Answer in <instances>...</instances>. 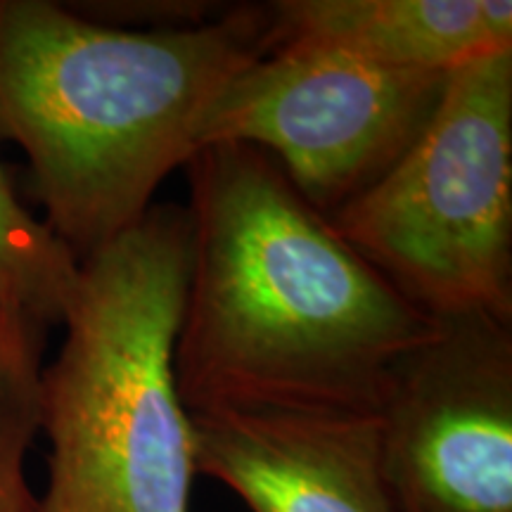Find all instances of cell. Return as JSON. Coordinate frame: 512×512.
Returning <instances> with one entry per match:
<instances>
[{
	"label": "cell",
	"mask_w": 512,
	"mask_h": 512,
	"mask_svg": "<svg viewBox=\"0 0 512 512\" xmlns=\"http://www.w3.org/2000/svg\"><path fill=\"white\" fill-rule=\"evenodd\" d=\"M330 221L432 318L512 320V50L448 72L418 140Z\"/></svg>",
	"instance_id": "cell-4"
},
{
	"label": "cell",
	"mask_w": 512,
	"mask_h": 512,
	"mask_svg": "<svg viewBox=\"0 0 512 512\" xmlns=\"http://www.w3.org/2000/svg\"><path fill=\"white\" fill-rule=\"evenodd\" d=\"M273 46H309L406 72L448 74L512 50L510 0H275Z\"/></svg>",
	"instance_id": "cell-8"
},
{
	"label": "cell",
	"mask_w": 512,
	"mask_h": 512,
	"mask_svg": "<svg viewBox=\"0 0 512 512\" xmlns=\"http://www.w3.org/2000/svg\"><path fill=\"white\" fill-rule=\"evenodd\" d=\"M377 413L394 512H512V320L437 318Z\"/></svg>",
	"instance_id": "cell-6"
},
{
	"label": "cell",
	"mask_w": 512,
	"mask_h": 512,
	"mask_svg": "<svg viewBox=\"0 0 512 512\" xmlns=\"http://www.w3.org/2000/svg\"><path fill=\"white\" fill-rule=\"evenodd\" d=\"M188 415L195 472L252 512H394L377 411L216 406Z\"/></svg>",
	"instance_id": "cell-7"
},
{
	"label": "cell",
	"mask_w": 512,
	"mask_h": 512,
	"mask_svg": "<svg viewBox=\"0 0 512 512\" xmlns=\"http://www.w3.org/2000/svg\"><path fill=\"white\" fill-rule=\"evenodd\" d=\"M79 259L19 200L0 164V299L43 325H62L79 285Z\"/></svg>",
	"instance_id": "cell-10"
},
{
	"label": "cell",
	"mask_w": 512,
	"mask_h": 512,
	"mask_svg": "<svg viewBox=\"0 0 512 512\" xmlns=\"http://www.w3.org/2000/svg\"><path fill=\"white\" fill-rule=\"evenodd\" d=\"M188 268L176 204H152L81 261L67 335L41 373L50 463L36 512H188L197 472L174 375Z\"/></svg>",
	"instance_id": "cell-3"
},
{
	"label": "cell",
	"mask_w": 512,
	"mask_h": 512,
	"mask_svg": "<svg viewBox=\"0 0 512 512\" xmlns=\"http://www.w3.org/2000/svg\"><path fill=\"white\" fill-rule=\"evenodd\" d=\"M190 268L174 375L185 411H380L389 377L437 318L363 259L252 145L185 164Z\"/></svg>",
	"instance_id": "cell-1"
},
{
	"label": "cell",
	"mask_w": 512,
	"mask_h": 512,
	"mask_svg": "<svg viewBox=\"0 0 512 512\" xmlns=\"http://www.w3.org/2000/svg\"><path fill=\"white\" fill-rule=\"evenodd\" d=\"M48 325L0 299V512H36L27 456L41 432Z\"/></svg>",
	"instance_id": "cell-9"
},
{
	"label": "cell",
	"mask_w": 512,
	"mask_h": 512,
	"mask_svg": "<svg viewBox=\"0 0 512 512\" xmlns=\"http://www.w3.org/2000/svg\"><path fill=\"white\" fill-rule=\"evenodd\" d=\"M441 72H406L309 46H273L221 88L197 150L252 145L325 216L380 181L430 124Z\"/></svg>",
	"instance_id": "cell-5"
},
{
	"label": "cell",
	"mask_w": 512,
	"mask_h": 512,
	"mask_svg": "<svg viewBox=\"0 0 512 512\" xmlns=\"http://www.w3.org/2000/svg\"><path fill=\"white\" fill-rule=\"evenodd\" d=\"M271 48L268 5L119 29L50 0H0V140L27 155L46 226L79 264L131 230L240 69Z\"/></svg>",
	"instance_id": "cell-2"
}]
</instances>
